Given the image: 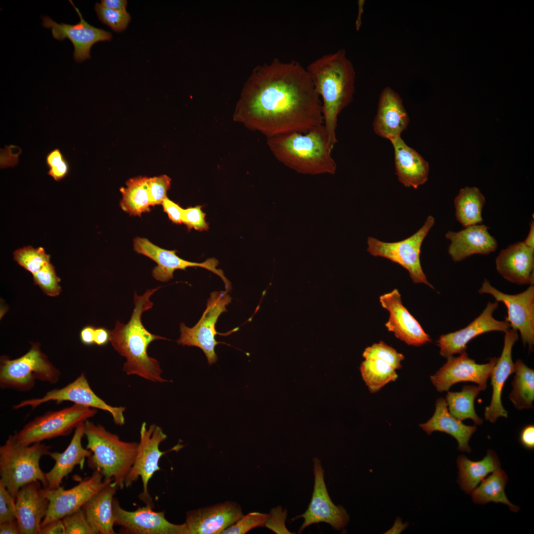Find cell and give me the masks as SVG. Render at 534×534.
<instances>
[{"mask_svg": "<svg viewBox=\"0 0 534 534\" xmlns=\"http://www.w3.org/2000/svg\"><path fill=\"white\" fill-rule=\"evenodd\" d=\"M268 517V514L250 512L243 515L235 523L226 529L222 534H245L254 528L264 527Z\"/></svg>", "mask_w": 534, "mask_h": 534, "instance_id": "43", "label": "cell"}, {"mask_svg": "<svg viewBox=\"0 0 534 534\" xmlns=\"http://www.w3.org/2000/svg\"><path fill=\"white\" fill-rule=\"evenodd\" d=\"M33 275L34 284L39 286L46 295L56 297L61 293V287L59 284L60 279L57 275L55 268L50 263L44 266Z\"/></svg>", "mask_w": 534, "mask_h": 534, "instance_id": "41", "label": "cell"}, {"mask_svg": "<svg viewBox=\"0 0 534 534\" xmlns=\"http://www.w3.org/2000/svg\"><path fill=\"white\" fill-rule=\"evenodd\" d=\"M134 250L154 261L157 266L153 269V277L161 282H167L173 278L177 269L185 270L188 267H200L212 271L218 275L224 284L225 291L231 289L229 281L222 269L217 268L219 261L215 258H209L202 263L192 262L179 257L176 250H168L152 243L145 238L135 237L134 240Z\"/></svg>", "mask_w": 534, "mask_h": 534, "instance_id": "15", "label": "cell"}, {"mask_svg": "<svg viewBox=\"0 0 534 534\" xmlns=\"http://www.w3.org/2000/svg\"><path fill=\"white\" fill-rule=\"evenodd\" d=\"M85 422L75 429L74 435L67 448L62 452H50L48 455L54 460L52 468L45 473L47 486L53 489L60 486L63 479L67 476L76 466L83 468L86 458L92 455L90 450L84 448L82 444L85 435Z\"/></svg>", "mask_w": 534, "mask_h": 534, "instance_id": "28", "label": "cell"}, {"mask_svg": "<svg viewBox=\"0 0 534 534\" xmlns=\"http://www.w3.org/2000/svg\"><path fill=\"white\" fill-rule=\"evenodd\" d=\"M508 480L505 471L500 467L497 468L472 491L473 502L476 504H486L490 502L501 503L508 505L511 511L518 512L519 507L509 501L504 491Z\"/></svg>", "mask_w": 534, "mask_h": 534, "instance_id": "33", "label": "cell"}, {"mask_svg": "<svg viewBox=\"0 0 534 534\" xmlns=\"http://www.w3.org/2000/svg\"><path fill=\"white\" fill-rule=\"evenodd\" d=\"M456 463L459 470L457 482L461 489L468 494L501 464L499 458L492 449H488L486 456L481 460L472 461L461 455L457 458Z\"/></svg>", "mask_w": 534, "mask_h": 534, "instance_id": "32", "label": "cell"}, {"mask_svg": "<svg viewBox=\"0 0 534 534\" xmlns=\"http://www.w3.org/2000/svg\"><path fill=\"white\" fill-rule=\"evenodd\" d=\"M306 69L321 98L323 125L334 147L337 142L338 116L353 100L356 78L354 67L346 51L341 49L318 58Z\"/></svg>", "mask_w": 534, "mask_h": 534, "instance_id": "2", "label": "cell"}, {"mask_svg": "<svg viewBox=\"0 0 534 534\" xmlns=\"http://www.w3.org/2000/svg\"><path fill=\"white\" fill-rule=\"evenodd\" d=\"M111 480H105L98 471L94 470L91 476L81 481L76 486L65 490L62 487L55 489H40L41 494L48 500L46 514L41 528L81 509L95 494L105 488Z\"/></svg>", "mask_w": 534, "mask_h": 534, "instance_id": "11", "label": "cell"}, {"mask_svg": "<svg viewBox=\"0 0 534 534\" xmlns=\"http://www.w3.org/2000/svg\"><path fill=\"white\" fill-rule=\"evenodd\" d=\"M40 482L28 484L16 495V520L21 534H40L48 506V500L40 492Z\"/></svg>", "mask_w": 534, "mask_h": 534, "instance_id": "27", "label": "cell"}, {"mask_svg": "<svg viewBox=\"0 0 534 534\" xmlns=\"http://www.w3.org/2000/svg\"><path fill=\"white\" fill-rule=\"evenodd\" d=\"M201 206L189 207L183 210L182 222L188 229L193 228L199 231L206 230L209 226Z\"/></svg>", "mask_w": 534, "mask_h": 534, "instance_id": "48", "label": "cell"}, {"mask_svg": "<svg viewBox=\"0 0 534 534\" xmlns=\"http://www.w3.org/2000/svg\"><path fill=\"white\" fill-rule=\"evenodd\" d=\"M360 369L362 378L372 393L377 392L398 377L391 365L379 359H365Z\"/></svg>", "mask_w": 534, "mask_h": 534, "instance_id": "38", "label": "cell"}, {"mask_svg": "<svg viewBox=\"0 0 534 534\" xmlns=\"http://www.w3.org/2000/svg\"><path fill=\"white\" fill-rule=\"evenodd\" d=\"M148 177H138L130 178L120 191L122 194L120 206L126 213L140 216L150 210L152 206L147 185Z\"/></svg>", "mask_w": 534, "mask_h": 534, "instance_id": "35", "label": "cell"}, {"mask_svg": "<svg viewBox=\"0 0 534 534\" xmlns=\"http://www.w3.org/2000/svg\"><path fill=\"white\" fill-rule=\"evenodd\" d=\"M379 301L382 307L390 314L385 326L397 338L414 346H420L431 342L430 336L402 305L398 289L381 295Z\"/></svg>", "mask_w": 534, "mask_h": 534, "instance_id": "21", "label": "cell"}, {"mask_svg": "<svg viewBox=\"0 0 534 534\" xmlns=\"http://www.w3.org/2000/svg\"><path fill=\"white\" fill-rule=\"evenodd\" d=\"M50 447L41 443L25 445L10 435L0 447V480L15 499L19 490L25 485L40 482L44 488L47 486L40 460L48 455Z\"/></svg>", "mask_w": 534, "mask_h": 534, "instance_id": "6", "label": "cell"}, {"mask_svg": "<svg viewBox=\"0 0 534 534\" xmlns=\"http://www.w3.org/2000/svg\"><path fill=\"white\" fill-rule=\"evenodd\" d=\"M434 223V217L429 216L417 232L399 241L386 242L368 237L367 250L373 256L385 258L402 266L414 283H424L434 289L423 271L420 257L422 242Z\"/></svg>", "mask_w": 534, "mask_h": 534, "instance_id": "9", "label": "cell"}, {"mask_svg": "<svg viewBox=\"0 0 534 534\" xmlns=\"http://www.w3.org/2000/svg\"><path fill=\"white\" fill-rule=\"evenodd\" d=\"M100 4L104 7L115 10H126V0H102Z\"/></svg>", "mask_w": 534, "mask_h": 534, "instance_id": "56", "label": "cell"}, {"mask_svg": "<svg viewBox=\"0 0 534 534\" xmlns=\"http://www.w3.org/2000/svg\"><path fill=\"white\" fill-rule=\"evenodd\" d=\"M267 144L276 159L298 173L334 174V147L323 125L305 133H291L267 138Z\"/></svg>", "mask_w": 534, "mask_h": 534, "instance_id": "4", "label": "cell"}, {"mask_svg": "<svg viewBox=\"0 0 534 534\" xmlns=\"http://www.w3.org/2000/svg\"><path fill=\"white\" fill-rule=\"evenodd\" d=\"M390 141L394 149L398 180L405 187L418 188L428 179L429 164L416 150L408 146L401 136Z\"/></svg>", "mask_w": 534, "mask_h": 534, "instance_id": "29", "label": "cell"}, {"mask_svg": "<svg viewBox=\"0 0 534 534\" xmlns=\"http://www.w3.org/2000/svg\"><path fill=\"white\" fill-rule=\"evenodd\" d=\"M498 302L488 303L482 312L465 327L444 334L437 341L441 355L448 358L465 351L467 344L475 337L491 331L505 332L511 327L506 320L499 321L493 316Z\"/></svg>", "mask_w": 534, "mask_h": 534, "instance_id": "20", "label": "cell"}, {"mask_svg": "<svg viewBox=\"0 0 534 534\" xmlns=\"http://www.w3.org/2000/svg\"><path fill=\"white\" fill-rule=\"evenodd\" d=\"M481 391L479 386L465 385L460 392H448L445 400L448 411L461 421L469 418L475 424L481 425L483 420L477 415L474 407L475 399Z\"/></svg>", "mask_w": 534, "mask_h": 534, "instance_id": "37", "label": "cell"}, {"mask_svg": "<svg viewBox=\"0 0 534 534\" xmlns=\"http://www.w3.org/2000/svg\"><path fill=\"white\" fill-rule=\"evenodd\" d=\"M313 462L314 484L311 502L304 513L293 519H304L298 533L301 534L309 526L320 522L328 523L334 529L340 530L347 525L349 515L342 506L335 505L331 500L325 484L321 461L315 457Z\"/></svg>", "mask_w": 534, "mask_h": 534, "instance_id": "16", "label": "cell"}, {"mask_svg": "<svg viewBox=\"0 0 534 534\" xmlns=\"http://www.w3.org/2000/svg\"><path fill=\"white\" fill-rule=\"evenodd\" d=\"M409 121V116L400 95L390 87H386L380 94L373 123L375 133L390 141L401 136Z\"/></svg>", "mask_w": 534, "mask_h": 534, "instance_id": "23", "label": "cell"}, {"mask_svg": "<svg viewBox=\"0 0 534 534\" xmlns=\"http://www.w3.org/2000/svg\"><path fill=\"white\" fill-rule=\"evenodd\" d=\"M519 440L521 444L528 449L534 448V426L529 424L525 426L521 431Z\"/></svg>", "mask_w": 534, "mask_h": 534, "instance_id": "51", "label": "cell"}, {"mask_svg": "<svg viewBox=\"0 0 534 534\" xmlns=\"http://www.w3.org/2000/svg\"><path fill=\"white\" fill-rule=\"evenodd\" d=\"M94 344L98 346L106 345L110 340V332L103 327L95 328L94 331Z\"/></svg>", "mask_w": 534, "mask_h": 534, "instance_id": "53", "label": "cell"}, {"mask_svg": "<svg viewBox=\"0 0 534 534\" xmlns=\"http://www.w3.org/2000/svg\"><path fill=\"white\" fill-rule=\"evenodd\" d=\"M171 179L166 175L148 178L147 185L151 206L162 204L171 186Z\"/></svg>", "mask_w": 534, "mask_h": 534, "instance_id": "46", "label": "cell"}, {"mask_svg": "<svg viewBox=\"0 0 534 534\" xmlns=\"http://www.w3.org/2000/svg\"><path fill=\"white\" fill-rule=\"evenodd\" d=\"M60 376V371L41 350L38 343H33L29 351L17 358L0 357V386L3 389L29 391L36 380L55 384Z\"/></svg>", "mask_w": 534, "mask_h": 534, "instance_id": "7", "label": "cell"}, {"mask_svg": "<svg viewBox=\"0 0 534 534\" xmlns=\"http://www.w3.org/2000/svg\"><path fill=\"white\" fill-rule=\"evenodd\" d=\"M524 243L528 247L534 249V222L531 221L530 228L526 239L523 241Z\"/></svg>", "mask_w": 534, "mask_h": 534, "instance_id": "57", "label": "cell"}, {"mask_svg": "<svg viewBox=\"0 0 534 534\" xmlns=\"http://www.w3.org/2000/svg\"><path fill=\"white\" fill-rule=\"evenodd\" d=\"M518 339L517 330L509 328L505 332L502 352L500 357L497 358L490 375L492 397L490 405L485 408L484 415L486 420L491 423L495 422L498 417H508V412L501 402V394L507 379L514 372L512 350Z\"/></svg>", "mask_w": 534, "mask_h": 534, "instance_id": "24", "label": "cell"}, {"mask_svg": "<svg viewBox=\"0 0 534 534\" xmlns=\"http://www.w3.org/2000/svg\"><path fill=\"white\" fill-rule=\"evenodd\" d=\"M419 426L428 435L435 431H440L451 435L458 442V450L468 453L471 452L469 442L477 430V427L466 425L462 421L454 417L448 411L445 399H438L433 416Z\"/></svg>", "mask_w": 534, "mask_h": 534, "instance_id": "30", "label": "cell"}, {"mask_svg": "<svg viewBox=\"0 0 534 534\" xmlns=\"http://www.w3.org/2000/svg\"><path fill=\"white\" fill-rule=\"evenodd\" d=\"M118 487L108 484L82 507L87 520L96 534H114L113 504Z\"/></svg>", "mask_w": 534, "mask_h": 534, "instance_id": "31", "label": "cell"}, {"mask_svg": "<svg viewBox=\"0 0 534 534\" xmlns=\"http://www.w3.org/2000/svg\"><path fill=\"white\" fill-rule=\"evenodd\" d=\"M225 291L212 292L202 316L193 327H188L183 323L180 324V334L177 343L200 348L210 365L218 360L215 347L221 342L215 339L218 334L215 326L218 318L227 311L226 306L231 301L232 298Z\"/></svg>", "mask_w": 534, "mask_h": 534, "instance_id": "10", "label": "cell"}, {"mask_svg": "<svg viewBox=\"0 0 534 534\" xmlns=\"http://www.w3.org/2000/svg\"><path fill=\"white\" fill-rule=\"evenodd\" d=\"M454 202L456 219L463 226L482 222L485 198L477 187L466 186L460 189Z\"/></svg>", "mask_w": 534, "mask_h": 534, "instance_id": "34", "label": "cell"}, {"mask_svg": "<svg viewBox=\"0 0 534 534\" xmlns=\"http://www.w3.org/2000/svg\"><path fill=\"white\" fill-rule=\"evenodd\" d=\"M13 259L25 269L34 274L50 263V255L44 248H34L31 246H24L16 250Z\"/></svg>", "mask_w": 534, "mask_h": 534, "instance_id": "39", "label": "cell"}, {"mask_svg": "<svg viewBox=\"0 0 534 534\" xmlns=\"http://www.w3.org/2000/svg\"><path fill=\"white\" fill-rule=\"evenodd\" d=\"M287 514V510L280 506L272 508L265 527L277 534H292L285 526Z\"/></svg>", "mask_w": 534, "mask_h": 534, "instance_id": "49", "label": "cell"}, {"mask_svg": "<svg viewBox=\"0 0 534 534\" xmlns=\"http://www.w3.org/2000/svg\"><path fill=\"white\" fill-rule=\"evenodd\" d=\"M489 227L477 224L454 232L448 231L445 238L450 241L448 253L455 262L474 254H488L497 248L495 239L489 232Z\"/></svg>", "mask_w": 534, "mask_h": 534, "instance_id": "25", "label": "cell"}, {"mask_svg": "<svg viewBox=\"0 0 534 534\" xmlns=\"http://www.w3.org/2000/svg\"><path fill=\"white\" fill-rule=\"evenodd\" d=\"M514 368L515 375L509 398L518 409L533 408L534 370L528 367L521 359L517 360Z\"/></svg>", "mask_w": 534, "mask_h": 534, "instance_id": "36", "label": "cell"}, {"mask_svg": "<svg viewBox=\"0 0 534 534\" xmlns=\"http://www.w3.org/2000/svg\"><path fill=\"white\" fill-rule=\"evenodd\" d=\"M160 288L148 289L141 296L134 293V308L130 320L127 324L116 321L114 329L110 331V342L113 348L126 358L123 370L127 375H137L153 382L163 383L169 381L162 377L158 361L149 356L147 349L154 341L168 339L150 333L141 321L143 312L153 306L150 297Z\"/></svg>", "mask_w": 534, "mask_h": 534, "instance_id": "3", "label": "cell"}, {"mask_svg": "<svg viewBox=\"0 0 534 534\" xmlns=\"http://www.w3.org/2000/svg\"><path fill=\"white\" fill-rule=\"evenodd\" d=\"M498 272L518 285L534 284V249L518 242L502 249L496 260Z\"/></svg>", "mask_w": 534, "mask_h": 534, "instance_id": "26", "label": "cell"}, {"mask_svg": "<svg viewBox=\"0 0 534 534\" xmlns=\"http://www.w3.org/2000/svg\"><path fill=\"white\" fill-rule=\"evenodd\" d=\"M16 520L15 499L0 480V523Z\"/></svg>", "mask_w": 534, "mask_h": 534, "instance_id": "47", "label": "cell"}, {"mask_svg": "<svg viewBox=\"0 0 534 534\" xmlns=\"http://www.w3.org/2000/svg\"><path fill=\"white\" fill-rule=\"evenodd\" d=\"M0 534H19L17 521L13 520L0 523Z\"/></svg>", "mask_w": 534, "mask_h": 534, "instance_id": "55", "label": "cell"}, {"mask_svg": "<svg viewBox=\"0 0 534 534\" xmlns=\"http://www.w3.org/2000/svg\"><path fill=\"white\" fill-rule=\"evenodd\" d=\"M45 162L48 168L47 174L55 181H61L69 174V163L59 148L48 152L45 157Z\"/></svg>", "mask_w": 534, "mask_h": 534, "instance_id": "44", "label": "cell"}, {"mask_svg": "<svg viewBox=\"0 0 534 534\" xmlns=\"http://www.w3.org/2000/svg\"><path fill=\"white\" fill-rule=\"evenodd\" d=\"M65 534H96L81 508L62 519Z\"/></svg>", "mask_w": 534, "mask_h": 534, "instance_id": "45", "label": "cell"}, {"mask_svg": "<svg viewBox=\"0 0 534 534\" xmlns=\"http://www.w3.org/2000/svg\"><path fill=\"white\" fill-rule=\"evenodd\" d=\"M167 438L160 427L153 424L147 427L145 422L142 423L135 458L124 484L125 487L129 488L140 477L143 490L139 497L146 505L153 506L148 485L154 473L161 469L159 461L162 456L168 451H161L159 445Z\"/></svg>", "mask_w": 534, "mask_h": 534, "instance_id": "12", "label": "cell"}, {"mask_svg": "<svg viewBox=\"0 0 534 534\" xmlns=\"http://www.w3.org/2000/svg\"><path fill=\"white\" fill-rule=\"evenodd\" d=\"M480 294L491 295L496 302L505 304L507 310L505 320L512 328L519 331L524 345L532 351L534 344V286L514 295L504 293L485 279L478 291Z\"/></svg>", "mask_w": 534, "mask_h": 534, "instance_id": "14", "label": "cell"}, {"mask_svg": "<svg viewBox=\"0 0 534 534\" xmlns=\"http://www.w3.org/2000/svg\"><path fill=\"white\" fill-rule=\"evenodd\" d=\"M233 120L267 138L305 133L323 125L321 102L306 68L275 60L256 70Z\"/></svg>", "mask_w": 534, "mask_h": 534, "instance_id": "1", "label": "cell"}, {"mask_svg": "<svg viewBox=\"0 0 534 534\" xmlns=\"http://www.w3.org/2000/svg\"><path fill=\"white\" fill-rule=\"evenodd\" d=\"M407 527V525L402 524L401 520L397 519L394 526L385 534H399Z\"/></svg>", "mask_w": 534, "mask_h": 534, "instance_id": "58", "label": "cell"}, {"mask_svg": "<svg viewBox=\"0 0 534 534\" xmlns=\"http://www.w3.org/2000/svg\"><path fill=\"white\" fill-rule=\"evenodd\" d=\"M84 423L86 448L92 452L89 465L99 471L104 480H111L119 488L123 489L135 458L138 443L122 441L102 425L89 420Z\"/></svg>", "mask_w": 534, "mask_h": 534, "instance_id": "5", "label": "cell"}, {"mask_svg": "<svg viewBox=\"0 0 534 534\" xmlns=\"http://www.w3.org/2000/svg\"><path fill=\"white\" fill-rule=\"evenodd\" d=\"M94 8L99 19L115 32L125 30L131 21L130 14L126 10L111 9L98 2Z\"/></svg>", "mask_w": 534, "mask_h": 534, "instance_id": "42", "label": "cell"}, {"mask_svg": "<svg viewBox=\"0 0 534 534\" xmlns=\"http://www.w3.org/2000/svg\"><path fill=\"white\" fill-rule=\"evenodd\" d=\"M363 356L365 359H379L391 365L396 370L401 367L403 355L382 341L375 343L365 349Z\"/></svg>", "mask_w": 534, "mask_h": 534, "instance_id": "40", "label": "cell"}, {"mask_svg": "<svg viewBox=\"0 0 534 534\" xmlns=\"http://www.w3.org/2000/svg\"><path fill=\"white\" fill-rule=\"evenodd\" d=\"M497 358L494 357L487 363L478 364L464 351L457 357L447 358L446 362L431 376V380L440 392L448 391L452 385L461 382L477 383L483 391L487 388L488 379Z\"/></svg>", "mask_w": 534, "mask_h": 534, "instance_id": "18", "label": "cell"}, {"mask_svg": "<svg viewBox=\"0 0 534 534\" xmlns=\"http://www.w3.org/2000/svg\"><path fill=\"white\" fill-rule=\"evenodd\" d=\"M243 515L239 504L226 501L187 512L185 523L189 534H219Z\"/></svg>", "mask_w": 534, "mask_h": 534, "instance_id": "22", "label": "cell"}, {"mask_svg": "<svg viewBox=\"0 0 534 534\" xmlns=\"http://www.w3.org/2000/svg\"><path fill=\"white\" fill-rule=\"evenodd\" d=\"M162 205L164 211L167 213L169 219L172 222L176 224L182 223V216L183 209L168 197L165 199Z\"/></svg>", "mask_w": 534, "mask_h": 534, "instance_id": "50", "label": "cell"}, {"mask_svg": "<svg viewBox=\"0 0 534 534\" xmlns=\"http://www.w3.org/2000/svg\"><path fill=\"white\" fill-rule=\"evenodd\" d=\"M95 329V328L92 325H87L82 329L80 333V338L81 342L84 345L91 346L94 344Z\"/></svg>", "mask_w": 534, "mask_h": 534, "instance_id": "54", "label": "cell"}, {"mask_svg": "<svg viewBox=\"0 0 534 534\" xmlns=\"http://www.w3.org/2000/svg\"><path fill=\"white\" fill-rule=\"evenodd\" d=\"M96 413V409L74 404L35 418L14 436L19 443L25 445L67 436Z\"/></svg>", "mask_w": 534, "mask_h": 534, "instance_id": "8", "label": "cell"}, {"mask_svg": "<svg viewBox=\"0 0 534 534\" xmlns=\"http://www.w3.org/2000/svg\"><path fill=\"white\" fill-rule=\"evenodd\" d=\"M40 534H65V528L62 520L52 521L41 528Z\"/></svg>", "mask_w": 534, "mask_h": 534, "instance_id": "52", "label": "cell"}, {"mask_svg": "<svg viewBox=\"0 0 534 534\" xmlns=\"http://www.w3.org/2000/svg\"><path fill=\"white\" fill-rule=\"evenodd\" d=\"M153 506L146 504L135 511H127L114 498L115 525L121 526L126 533L130 534H189L185 523L177 525L170 522L164 512L155 511Z\"/></svg>", "mask_w": 534, "mask_h": 534, "instance_id": "17", "label": "cell"}, {"mask_svg": "<svg viewBox=\"0 0 534 534\" xmlns=\"http://www.w3.org/2000/svg\"><path fill=\"white\" fill-rule=\"evenodd\" d=\"M69 1L80 17L78 23L74 25L58 23L45 16L42 18L43 25L45 28L51 29L52 35L56 40L62 41L68 39L74 46V59L77 62H82L90 58V49L94 44L110 41L112 36L111 32L89 24L72 1L70 0Z\"/></svg>", "mask_w": 534, "mask_h": 534, "instance_id": "19", "label": "cell"}, {"mask_svg": "<svg viewBox=\"0 0 534 534\" xmlns=\"http://www.w3.org/2000/svg\"><path fill=\"white\" fill-rule=\"evenodd\" d=\"M49 401H55L57 403L69 401L74 404L106 411L111 414L116 425L122 426L125 424L123 413L126 408L112 406L98 397L90 388L84 373L64 387L50 390L41 398L21 401L14 405L13 408L17 409L30 406L34 409Z\"/></svg>", "mask_w": 534, "mask_h": 534, "instance_id": "13", "label": "cell"}]
</instances>
